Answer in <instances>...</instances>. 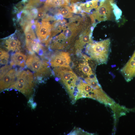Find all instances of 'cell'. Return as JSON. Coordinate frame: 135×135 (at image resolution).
<instances>
[{"instance_id":"1","label":"cell","mask_w":135,"mask_h":135,"mask_svg":"<svg viewBox=\"0 0 135 135\" xmlns=\"http://www.w3.org/2000/svg\"><path fill=\"white\" fill-rule=\"evenodd\" d=\"M87 28L85 24L76 17L70 18L67 27L53 40L50 48L54 50L65 48L73 42L80 33Z\"/></svg>"},{"instance_id":"2","label":"cell","mask_w":135,"mask_h":135,"mask_svg":"<svg viewBox=\"0 0 135 135\" xmlns=\"http://www.w3.org/2000/svg\"><path fill=\"white\" fill-rule=\"evenodd\" d=\"M53 73L65 88L74 104L77 100V86L79 79L70 67L54 68Z\"/></svg>"},{"instance_id":"3","label":"cell","mask_w":135,"mask_h":135,"mask_svg":"<svg viewBox=\"0 0 135 135\" xmlns=\"http://www.w3.org/2000/svg\"><path fill=\"white\" fill-rule=\"evenodd\" d=\"M110 40L108 38L88 44L85 52L98 65L107 63L110 52Z\"/></svg>"},{"instance_id":"4","label":"cell","mask_w":135,"mask_h":135,"mask_svg":"<svg viewBox=\"0 0 135 135\" xmlns=\"http://www.w3.org/2000/svg\"><path fill=\"white\" fill-rule=\"evenodd\" d=\"M25 64L26 67L34 72L35 77L38 80L48 76L50 73L49 66L34 53L31 54L27 58Z\"/></svg>"},{"instance_id":"5","label":"cell","mask_w":135,"mask_h":135,"mask_svg":"<svg viewBox=\"0 0 135 135\" xmlns=\"http://www.w3.org/2000/svg\"><path fill=\"white\" fill-rule=\"evenodd\" d=\"M114 3V0H105L100 2L95 10L90 14L92 24L110 20L112 15Z\"/></svg>"},{"instance_id":"6","label":"cell","mask_w":135,"mask_h":135,"mask_svg":"<svg viewBox=\"0 0 135 135\" xmlns=\"http://www.w3.org/2000/svg\"><path fill=\"white\" fill-rule=\"evenodd\" d=\"M36 32L39 40L42 42L48 44L51 39L52 26L48 21H42L40 23L36 20L35 21Z\"/></svg>"},{"instance_id":"7","label":"cell","mask_w":135,"mask_h":135,"mask_svg":"<svg viewBox=\"0 0 135 135\" xmlns=\"http://www.w3.org/2000/svg\"><path fill=\"white\" fill-rule=\"evenodd\" d=\"M94 26L88 28L82 31L75 40L73 48L76 53L79 52L85 45L94 42L92 39V34Z\"/></svg>"},{"instance_id":"8","label":"cell","mask_w":135,"mask_h":135,"mask_svg":"<svg viewBox=\"0 0 135 135\" xmlns=\"http://www.w3.org/2000/svg\"><path fill=\"white\" fill-rule=\"evenodd\" d=\"M71 58L70 54L65 52H58L54 53L50 60V66L55 68L58 67H70Z\"/></svg>"},{"instance_id":"9","label":"cell","mask_w":135,"mask_h":135,"mask_svg":"<svg viewBox=\"0 0 135 135\" xmlns=\"http://www.w3.org/2000/svg\"><path fill=\"white\" fill-rule=\"evenodd\" d=\"M20 70L16 68L10 69L0 79V90L8 89L15 82Z\"/></svg>"},{"instance_id":"10","label":"cell","mask_w":135,"mask_h":135,"mask_svg":"<svg viewBox=\"0 0 135 135\" xmlns=\"http://www.w3.org/2000/svg\"><path fill=\"white\" fill-rule=\"evenodd\" d=\"M125 80L129 82L135 76V51L125 65L120 70Z\"/></svg>"},{"instance_id":"11","label":"cell","mask_w":135,"mask_h":135,"mask_svg":"<svg viewBox=\"0 0 135 135\" xmlns=\"http://www.w3.org/2000/svg\"><path fill=\"white\" fill-rule=\"evenodd\" d=\"M99 1L98 0H92L84 3L73 4L72 7L73 13H89L92 10L98 7Z\"/></svg>"},{"instance_id":"12","label":"cell","mask_w":135,"mask_h":135,"mask_svg":"<svg viewBox=\"0 0 135 135\" xmlns=\"http://www.w3.org/2000/svg\"><path fill=\"white\" fill-rule=\"evenodd\" d=\"M84 56V59H82V62H80L78 64V68L79 72L82 74L81 77L84 78L95 74L88 62V60L91 58L86 56Z\"/></svg>"},{"instance_id":"13","label":"cell","mask_w":135,"mask_h":135,"mask_svg":"<svg viewBox=\"0 0 135 135\" xmlns=\"http://www.w3.org/2000/svg\"><path fill=\"white\" fill-rule=\"evenodd\" d=\"M27 58L24 54L17 52L12 54L10 57V65L12 66H18L22 68L25 67Z\"/></svg>"},{"instance_id":"14","label":"cell","mask_w":135,"mask_h":135,"mask_svg":"<svg viewBox=\"0 0 135 135\" xmlns=\"http://www.w3.org/2000/svg\"><path fill=\"white\" fill-rule=\"evenodd\" d=\"M68 25V23L64 19H58L54 21L52 25V28L50 38L51 39L52 37L61 32L62 30L66 28Z\"/></svg>"},{"instance_id":"15","label":"cell","mask_w":135,"mask_h":135,"mask_svg":"<svg viewBox=\"0 0 135 135\" xmlns=\"http://www.w3.org/2000/svg\"><path fill=\"white\" fill-rule=\"evenodd\" d=\"M20 42L18 40L11 36L6 39L4 42V47L9 51H19L20 48Z\"/></svg>"},{"instance_id":"16","label":"cell","mask_w":135,"mask_h":135,"mask_svg":"<svg viewBox=\"0 0 135 135\" xmlns=\"http://www.w3.org/2000/svg\"><path fill=\"white\" fill-rule=\"evenodd\" d=\"M70 3L69 0H46L44 7L46 8L60 7L68 6Z\"/></svg>"},{"instance_id":"17","label":"cell","mask_w":135,"mask_h":135,"mask_svg":"<svg viewBox=\"0 0 135 135\" xmlns=\"http://www.w3.org/2000/svg\"><path fill=\"white\" fill-rule=\"evenodd\" d=\"M58 11L56 16L60 17L69 18L72 16L73 12L71 6L61 7Z\"/></svg>"},{"instance_id":"18","label":"cell","mask_w":135,"mask_h":135,"mask_svg":"<svg viewBox=\"0 0 135 135\" xmlns=\"http://www.w3.org/2000/svg\"><path fill=\"white\" fill-rule=\"evenodd\" d=\"M0 63L2 64H6L8 61L9 55L8 52L0 48Z\"/></svg>"},{"instance_id":"19","label":"cell","mask_w":135,"mask_h":135,"mask_svg":"<svg viewBox=\"0 0 135 135\" xmlns=\"http://www.w3.org/2000/svg\"><path fill=\"white\" fill-rule=\"evenodd\" d=\"M113 12L117 20L119 19L122 15V12L121 10L118 8L114 3L112 4Z\"/></svg>"},{"instance_id":"20","label":"cell","mask_w":135,"mask_h":135,"mask_svg":"<svg viewBox=\"0 0 135 135\" xmlns=\"http://www.w3.org/2000/svg\"><path fill=\"white\" fill-rule=\"evenodd\" d=\"M46 9L44 7L39 8L38 10V13L36 17L37 19H44L48 15L46 14Z\"/></svg>"},{"instance_id":"21","label":"cell","mask_w":135,"mask_h":135,"mask_svg":"<svg viewBox=\"0 0 135 135\" xmlns=\"http://www.w3.org/2000/svg\"><path fill=\"white\" fill-rule=\"evenodd\" d=\"M90 133L86 132L79 128H74L69 134L68 135H89Z\"/></svg>"},{"instance_id":"22","label":"cell","mask_w":135,"mask_h":135,"mask_svg":"<svg viewBox=\"0 0 135 135\" xmlns=\"http://www.w3.org/2000/svg\"><path fill=\"white\" fill-rule=\"evenodd\" d=\"M40 0H28V2L25 7V9H30L38 4L41 2Z\"/></svg>"},{"instance_id":"23","label":"cell","mask_w":135,"mask_h":135,"mask_svg":"<svg viewBox=\"0 0 135 135\" xmlns=\"http://www.w3.org/2000/svg\"><path fill=\"white\" fill-rule=\"evenodd\" d=\"M12 66L10 65L6 64L0 69V79L12 68Z\"/></svg>"},{"instance_id":"24","label":"cell","mask_w":135,"mask_h":135,"mask_svg":"<svg viewBox=\"0 0 135 135\" xmlns=\"http://www.w3.org/2000/svg\"><path fill=\"white\" fill-rule=\"evenodd\" d=\"M71 4H74L79 2L81 0H69Z\"/></svg>"},{"instance_id":"25","label":"cell","mask_w":135,"mask_h":135,"mask_svg":"<svg viewBox=\"0 0 135 135\" xmlns=\"http://www.w3.org/2000/svg\"><path fill=\"white\" fill-rule=\"evenodd\" d=\"M99 1H100V2L103 1L105 0H98Z\"/></svg>"}]
</instances>
